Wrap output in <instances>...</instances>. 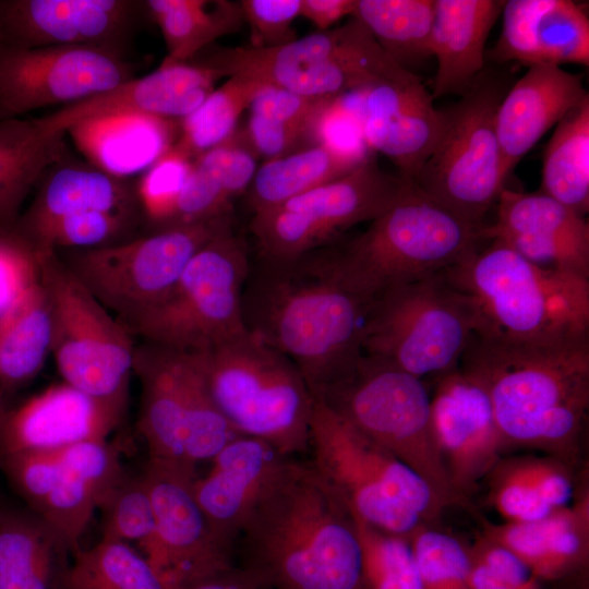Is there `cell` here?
<instances>
[{
    "label": "cell",
    "mask_w": 589,
    "mask_h": 589,
    "mask_svg": "<svg viewBox=\"0 0 589 589\" xmlns=\"http://www.w3.org/2000/svg\"><path fill=\"white\" fill-rule=\"evenodd\" d=\"M374 300L352 286L328 245L289 261L256 260L244 283L242 316L247 330L290 359L315 393L363 353Z\"/></svg>",
    "instance_id": "6da1fadb"
},
{
    "label": "cell",
    "mask_w": 589,
    "mask_h": 589,
    "mask_svg": "<svg viewBox=\"0 0 589 589\" xmlns=\"http://www.w3.org/2000/svg\"><path fill=\"white\" fill-rule=\"evenodd\" d=\"M237 554L265 588L366 589L354 518L310 460L285 459L247 517Z\"/></svg>",
    "instance_id": "7a4b0ae2"
},
{
    "label": "cell",
    "mask_w": 589,
    "mask_h": 589,
    "mask_svg": "<svg viewBox=\"0 0 589 589\" xmlns=\"http://www.w3.org/2000/svg\"><path fill=\"white\" fill-rule=\"evenodd\" d=\"M458 366L485 387L506 447L574 465L589 410V338L517 345L474 335Z\"/></svg>",
    "instance_id": "3957f363"
},
{
    "label": "cell",
    "mask_w": 589,
    "mask_h": 589,
    "mask_svg": "<svg viewBox=\"0 0 589 589\" xmlns=\"http://www.w3.org/2000/svg\"><path fill=\"white\" fill-rule=\"evenodd\" d=\"M472 301L476 336L517 345L589 338V279L539 267L490 240L444 272Z\"/></svg>",
    "instance_id": "277c9868"
},
{
    "label": "cell",
    "mask_w": 589,
    "mask_h": 589,
    "mask_svg": "<svg viewBox=\"0 0 589 589\" xmlns=\"http://www.w3.org/2000/svg\"><path fill=\"white\" fill-rule=\"evenodd\" d=\"M310 449L311 464L352 516L378 530L410 539L447 507L413 470L314 395Z\"/></svg>",
    "instance_id": "5b68a950"
},
{
    "label": "cell",
    "mask_w": 589,
    "mask_h": 589,
    "mask_svg": "<svg viewBox=\"0 0 589 589\" xmlns=\"http://www.w3.org/2000/svg\"><path fill=\"white\" fill-rule=\"evenodd\" d=\"M480 228L409 183L363 233L332 249L347 279L374 300L462 262L483 242Z\"/></svg>",
    "instance_id": "8992f818"
},
{
    "label": "cell",
    "mask_w": 589,
    "mask_h": 589,
    "mask_svg": "<svg viewBox=\"0 0 589 589\" xmlns=\"http://www.w3.org/2000/svg\"><path fill=\"white\" fill-rule=\"evenodd\" d=\"M197 356L209 393L231 429L291 457L310 449L313 395L286 356L248 330Z\"/></svg>",
    "instance_id": "52a82bcc"
},
{
    "label": "cell",
    "mask_w": 589,
    "mask_h": 589,
    "mask_svg": "<svg viewBox=\"0 0 589 589\" xmlns=\"http://www.w3.org/2000/svg\"><path fill=\"white\" fill-rule=\"evenodd\" d=\"M188 62L223 77L244 74L309 97L338 98L409 73L354 16L340 26L272 48L208 46Z\"/></svg>",
    "instance_id": "ba28073f"
},
{
    "label": "cell",
    "mask_w": 589,
    "mask_h": 589,
    "mask_svg": "<svg viewBox=\"0 0 589 589\" xmlns=\"http://www.w3.org/2000/svg\"><path fill=\"white\" fill-rule=\"evenodd\" d=\"M312 394L413 470L447 506L460 505L434 438L431 396L421 378L362 353L341 377Z\"/></svg>",
    "instance_id": "9c48e42d"
},
{
    "label": "cell",
    "mask_w": 589,
    "mask_h": 589,
    "mask_svg": "<svg viewBox=\"0 0 589 589\" xmlns=\"http://www.w3.org/2000/svg\"><path fill=\"white\" fill-rule=\"evenodd\" d=\"M477 329L471 299L438 273L390 288L370 309L362 352L422 380L458 368Z\"/></svg>",
    "instance_id": "30bf717a"
},
{
    "label": "cell",
    "mask_w": 589,
    "mask_h": 589,
    "mask_svg": "<svg viewBox=\"0 0 589 589\" xmlns=\"http://www.w3.org/2000/svg\"><path fill=\"white\" fill-rule=\"evenodd\" d=\"M251 262L233 227L199 250L172 288L128 328L143 341L202 352L247 328L242 292Z\"/></svg>",
    "instance_id": "8fae6325"
},
{
    "label": "cell",
    "mask_w": 589,
    "mask_h": 589,
    "mask_svg": "<svg viewBox=\"0 0 589 589\" xmlns=\"http://www.w3.org/2000/svg\"><path fill=\"white\" fill-rule=\"evenodd\" d=\"M133 373L148 458L196 469L241 436L215 405L195 353L143 341L135 346Z\"/></svg>",
    "instance_id": "7c38bea8"
},
{
    "label": "cell",
    "mask_w": 589,
    "mask_h": 589,
    "mask_svg": "<svg viewBox=\"0 0 589 589\" xmlns=\"http://www.w3.org/2000/svg\"><path fill=\"white\" fill-rule=\"evenodd\" d=\"M37 256L50 311V353L59 373L64 383L124 413L133 373V334L56 252Z\"/></svg>",
    "instance_id": "4fadbf2b"
},
{
    "label": "cell",
    "mask_w": 589,
    "mask_h": 589,
    "mask_svg": "<svg viewBox=\"0 0 589 589\" xmlns=\"http://www.w3.org/2000/svg\"><path fill=\"white\" fill-rule=\"evenodd\" d=\"M232 227V215L181 224L119 243L55 251L80 283L129 327L172 288L207 242Z\"/></svg>",
    "instance_id": "5bb4252c"
},
{
    "label": "cell",
    "mask_w": 589,
    "mask_h": 589,
    "mask_svg": "<svg viewBox=\"0 0 589 589\" xmlns=\"http://www.w3.org/2000/svg\"><path fill=\"white\" fill-rule=\"evenodd\" d=\"M502 98L497 83L478 77L444 109L441 139L412 183L476 227L483 226L507 179L495 130Z\"/></svg>",
    "instance_id": "9a60e30c"
},
{
    "label": "cell",
    "mask_w": 589,
    "mask_h": 589,
    "mask_svg": "<svg viewBox=\"0 0 589 589\" xmlns=\"http://www.w3.org/2000/svg\"><path fill=\"white\" fill-rule=\"evenodd\" d=\"M408 182L365 158L348 175L253 214L256 260L289 261L335 243L339 235L385 212Z\"/></svg>",
    "instance_id": "2e32d148"
},
{
    "label": "cell",
    "mask_w": 589,
    "mask_h": 589,
    "mask_svg": "<svg viewBox=\"0 0 589 589\" xmlns=\"http://www.w3.org/2000/svg\"><path fill=\"white\" fill-rule=\"evenodd\" d=\"M0 466L31 512L59 531L73 554L103 500L127 473L108 440L11 454L0 457Z\"/></svg>",
    "instance_id": "e0dca14e"
},
{
    "label": "cell",
    "mask_w": 589,
    "mask_h": 589,
    "mask_svg": "<svg viewBox=\"0 0 589 589\" xmlns=\"http://www.w3.org/2000/svg\"><path fill=\"white\" fill-rule=\"evenodd\" d=\"M124 57L92 46L0 45V120L112 89L134 77Z\"/></svg>",
    "instance_id": "ac0fdd59"
},
{
    "label": "cell",
    "mask_w": 589,
    "mask_h": 589,
    "mask_svg": "<svg viewBox=\"0 0 589 589\" xmlns=\"http://www.w3.org/2000/svg\"><path fill=\"white\" fill-rule=\"evenodd\" d=\"M156 521L155 540L143 554L177 589L233 565V556L217 542L196 502V469L148 458L141 472Z\"/></svg>",
    "instance_id": "d6986e66"
},
{
    "label": "cell",
    "mask_w": 589,
    "mask_h": 589,
    "mask_svg": "<svg viewBox=\"0 0 589 589\" xmlns=\"http://www.w3.org/2000/svg\"><path fill=\"white\" fill-rule=\"evenodd\" d=\"M431 423L453 492L466 505L506 449L483 384L459 366L437 376Z\"/></svg>",
    "instance_id": "ffe728a7"
},
{
    "label": "cell",
    "mask_w": 589,
    "mask_h": 589,
    "mask_svg": "<svg viewBox=\"0 0 589 589\" xmlns=\"http://www.w3.org/2000/svg\"><path fill=\"white\" fill-rule=\"evenodd\" d=\"M147 15L145 1L135 0H0V45L92 46L125 56Z\"/></svg>",
    "instance_id": "44dd1931"
},
{
    "label": "cell",
    "mask_w": 589,
    "mask_h": 589,
    "mask_svg": "<svg viewBox=\"0 0 589 589\" xmlns=\"http://www.w3.org/2000/svg\"><path fill=\"white\" fill-rule=\"evenodd\" d=\"M359 124L364 143L385 155L399 177L413 183L437 145L445 123L444 109L412 72L377 81L362 89Z\"/></svg>",
    "instance_id": "7402d4cb"
},
{
    "label": "cell",
    "mask_w": 589,
    "mask_h": 589,
    "mask_svg": "<svg viewBox=\"0 0 589 589\" xmlns=\"http://www.w3.org/2000/svg\"><path fill=\"white\" fill-rule=\"evenodd\" d=\"M496 220L480 228L483 241L498 240L532 264L589 279V224L542 192L503 189Z\"/></svg>",
    "instance_id": "603a6c76"
},
{
    "label": "cell",
    "mask_w": 589,
    "mask_h": 589,
    "mask_svg": "<svg viewBox=\"0 0 589 589\" xmlns=\"http://www.w3.org/2000/svg\"><path fill=\"white\" fill-rule=\"evenodd\" d=\"M221 77L214 70L190 62L161 63L149 74L132 77L110 91L35 120L48 134H65L82 121L115 113H146L181 121L201 105Z\"/></svg>",
    "instance_id": "cb8c5ba5"
},
{
    "label": "cell",
    "mask_w": 589,
    "mask_h": 589,
    "mask_svg": "<svg viewBox=\"0 0 589 589\" xmlns=\"http://www.w3.org/2000/svg\"><path fill=\"white\" fill-rule=\"evenodd\" d=\"M124 413L68 383L52 385L0 418V457L104 441Z\"/></svg>",
    "instance_id": "d4e9b609"
},
{
    "label": "cell",
    "mask_w": 589,
    "mask_h": 589,
    "mask_svg": "<svg viewBox=\"0 0 589 589\" xmlns=\"http://www.w3.org/2000/svg\"><path fill=\"white\" fill-rule=\"evenodd\" d=\"M288 458L269 444L237 436L211 460L212 468L196 477L193 492L219 545L236 556V545L254 503Z\"/></svg>",
    "instance_id": "484cf974"
},
{
    "label": "cell",
    "mask_w": 589,
    "mask_h": 589,
    "mask_svg": "<svg viewBox=\"0 0 589 589\" xmlns=\"http://www.w3.org/2000/svg\"><path fill=\"white\" fill-rule=\"evenodd\" d=\"M491 58L527 67L589 65V19L570 0H508Z\"/></svg>",
    "instance_id": "4316f807"
},
{
    "label": "cell",
    "mask_w": 589,
    "mask_h": 589,
    "mask_svg": "<svg viewBox=\"0 0 589 589\" xmlns=\"http://www.w3.org/2000/svg\"><path fill=\"white\" fill-rule=\"evenodd\" d=\"M587 97L581 75L557 65L528 67L503 96L495 113L506 176L553 125Z\"/></svg>",
    "instance_id": "83f0119b"
},
{
    "label": "cell",
    "mask_w": 589,
    "mask_h": 589,
    "mask_svg": "<svg viewBox=\"0 0 589 589\" xmlns=\"http://www.w3.org/2000/svg\"><path fill=\"white\" fill-rule=\"evenodd\" d=\"M482 532L518 556L539 580H557L582 568L589 556V494L528 522L492 524Z\"/></svg>",
    "instance_id": "f1b7e54d"
},
{
    "label": "cell",
    "mask_w": 589,
    "mask_h": 589,
    "mask_svg": "<svg viewBox=\"0 0 589 589\" xmlns=\"http://www.w3.org/2000/svg\"><path fill=\"white\" fill-rule=\"evenodd\" d=\"M503 0H435L430 51L436 59L433 99L466 94L483 68L486 38Z\"/></svg>",
    "instance_id": "f546056e"
},
{
    "label": "cell",
    "mask_w": 589,
    "mask_h": 589,
    "mask_svg": "<svg viewBox=\"0 0 589 589\" xmlns=\"http://www.w3.org/2000/svg\"><path fill=\"white\" fill-rule=\"evenodd\" d=\"M179 122L146 113H115L82 121L67 133L93 167L127 179L146 171L173 145Z\"/></svg>",
    "instance_id": "4dcf8cb0"
},
{
    "label": "cell",
    "mask_w": 589,
    "mask_h": 589,
    "mask_svg": "<svg viewBox=\"0 0 589 589\" xmlns=\"http://www.w3.org/2000/svg\"><path fill=\"white\" fill-rule=\"evenodd\" d=\"M36 195L13 225L21 237L65 216L91 211L139 213L136 188L127 179L92 165L50 167L39 180Z\"/></svg>",
    "instance_id": "1f68e13d"
},
{
    "label": "cell",
    "mask_w": 589,
    "mask_h": 589,
    "mask_svg": "<svg viewBox=\"0 0 589 589\" xmlns=\"http://www.w3.org/2000/svg\"><path fill=\"white\" fill-rule=\"evenodd\" d=\"M256 159L243 130L197 156L165 227L232 215L233 201L254 178Z\"/></svg>",
    "instance_id": "d6a6232c"
},
{
    "label": "cell",
    "mask_w": 589,
    "mask_h": 589,
    "mask_svg": "<svg viewBox=\"0 0 589 589\" xmlns=\"http://www.w3.org/2000/svg\"><path fill=\"white\" fill-rule=\"evenodd\" d=\"M572 470L549 455L501 458L485 478L490 503L505 522L541 519L574 501Z\"/></svg>",
    "instance_id": "836d02e7"
},
{
    "label": "cell",
    "mask_w": 589,
    "mask_h": 589,
    "mask_svg": "<svg viewBox=\"0 0 589 589\" xmlns=\"http://www.w3.org/2000/svg\"><path fill=\"white\" fill-rule=\"evenodd\" d=\"M72 550L39 516L4 512L0 520V589H65Z\"/></svg>",
    "instance_id": "e575fe53"
},
{
    "label": "cell",
    "mask_w": 589,
    "mask_h": 589,
    "mask_svg": "<svg viewBox=\"0 0 589 589\" xmlns=\"http://www.w3.org/2000/svg\"><path fill=\"white\" fill-rule=\"evenodd\" d=\"M64 135L43 132L35 119L0 120V228L16 223L31 190L62 159Z\"/></svg>",
    "instance_id": "d590c367"
},
{
    "label": "cell",
    "mask_w": 589,
    "mask_h": 589,
    "mask_svg": "<svg viewBox=\"0 0 589 589\" xmlns=\"http://www.w3.org/2000/svg\"><path fill=\"white\" fill-rule=\"evenodd\" d=\"M365 158L316 143L266 160L248 189L249 207L253 214L274 207L348 175Z\"/></svg>",
    "instance_id": "8d00e7d4"
},
{
    "label": "cell",
    "mask_w": 589,
    "mask_h": 589,
    "mask_svg": "<svg viewBox=\"0 0 589 589\" xmlns=\"http://www.w3.org/2000/svg\"><path fill=\"white\" fill-rule=\"evenodd\" d=\"M50 344L49 303L39 278L0 317V393L32 381L50 353Z\"/></svg>",
    "instance_id": "74e56055"
},
{
    "label": "cell",
    "mask_w": 589,
    "mask_h": 589,
    "mask_svg": "<svg viewBox=\"0 0 589 589\" xmlns=\"http://www.w3.org/2000/svg\"><path fill=\"white\" fill-rule=\"evenodd\" d=\"M148 15L164 36L167 57L163 63H182L217 38L238 31L243 15L238 3L227 0H147Z\"/></svg>",
    "instance_id": "f35d334b"
},
{
    "label": "cell",
    "mask_w": 589,
    "mask_h": 589,
    "mask_svg": "<svg viewBox=\"0 0 589 589\" xmlns=\"http://www.w3.org/2000/svg\"><path fill=\"white\" fill-rule=\"evenodd\" d=\"M540 192L585 217L589 211V97L555 127L546 145Z\"/></svg>",
    "instance_id": "ab89813d"
},
{
    "label": "cell",
    "mask_w": 589,
    "mask_h": 589,
    "mask_svg": "<svg viewBox=\"0 0 589 589\" xmlns=\"http://www.w3.org/2000/svg\"><path fill=\"white\" fill-rule=\"evenodd\" d=\"M435 0H357V17L400 68L431 57Z\"/></svg>",
    "instance_id": "60d3db41"
},
{
    "label": "cell",
    "mask_w": 589,
    "mask_h": 589,
    "mask_svg": "<svg viewBox=\"0 0 589 589\" xmlns=\"http://www.w3.org/2000/svg\"><path fill=\"white\" fill-rule=\"evenodd\" d=\"M267 84L233 74L214 88L201 105L179 122L173 146L191 159L219 145L236 131L238 120Z\"/></svg>",
    "instance_id": "b9f144b4"
},
{
    "label": "cell",
    "mask_w": 589,
    "mask_h": 589,
    "mask_svg": "<svg viewBox=\"0 0 589 589\" xmlns=\"http://www.w3.org/2000/svg\"><path fill=\"white\" fill-rule=\"evenodd\" d=\"M72 557L65 589H177L127 543L100 540Z\"/></svg>",
    "instance_id": "7bdbcfd3"
},
{
    "label": "cell",
    "mask_w": 589,
    "mask_h": 589,
    "mask_svg": "<svg viewBox=\"0 0 589 589\" xmlns=\"http://www.w3.org/2000/svg\"><path fill=\"white\" fill-rule=\"evenodd\" d=\"M136 215L91 211L62 217L22 238L36 253L99 248L125 241Z\"/></svg>",
    "instance_id": "ee69618b"
},
{
    "label": "cell",
    "mask_w": 589,
    "mask_h": 589,
    "mask_svg": "<svg viewBox=\"0 0 589 589\" xmlns=\"http://www.w3.org/2000/svg\"><path fill=\"white\" fill-rule=\"evenodd\" d=\"M101 538L105 541L136 542L145 554L155 540L156 521L151 495L142 473H125L103 500Z\"/></svg>",
    "instance_id": "f6af8a7d"
},
{
    "label": "cell",
    "mask_w": 589,
    "mask_h": 589,
    "mask_svg": "<svg viewBox=\"0 0 589 589\" xmlns=\"http://www.w3.org/2000/svg\"><path fill=\"white\" fill-rule=\"evenodd\" d=\"M353 518L362 548L366 589H421L410 540Z\"/></svg>",
    "instance_id": "bcb514c9"
},
{
    "label": "cell",
    "mask_w": 589,
    "mask_h": 589,
    "mask_svg": "<svg viewBox=\"0 0 589 589\" xmlns=\"http://www.w3.org/2000/svg\"><path fill=\"white\" fill-rule=\"evenodd\" d=\"M421 589H470L471 562L468 546L456 537L424 526L409 539Z\"/></svg>",
    "instance_id": "7dc6e473"
},
{
    "label": "cell",
    "mask_w": 589,
    "mask_h": 589,
    "mask_svg": "<svg viewBox=\"0 0 589 589\" xmlns=\"http://www.w3.org/2000/svg\"><path fill=\"white\" fill-rule=\"evenodd\" d=\"M192 164L193 159L172 145L143 172L135 187L137 202L142 214L156 226V229L169 223Z\"/></svg>",
    "instance_id": "c3c4849f"
},
{
    "label": "cell",
    "mask_w": 589,
    "mask_h": 589,
    "mask_svg": "<svg viewBox=\"0 0 589 589\" xmlns=\"http://www.w3.org/2000/svg\"><path fill=\"white\" fill-rule=\"evenodd\" d=\"M39 281L35 250L13 229L0 228V317Z\"/></svg>",
    "instance_id": "681fc988"
},
{
    "label": "cell",
    "mask_w": 589,
    "mask_h": 589,
    "mask_svg": "<svg viewBox=\"0 0 589 589\" xmlns=\"http://www.w3.org/2000/svg\"><path fill=\"white\" fill-rule=\"evenodd\" d=\"M239 5L251 27L250 46L272 48L298 38L292 23L300 16L301 0H242Z\"/></svg>",
    "instance_id": "f907efd6"
},
{
    "label": "cell",
    "mask_w": 589,
    "mask_h": 589,
    "mask_svg": "<svg viewBox=\"0 0 589 589\" xmlns=\"http://www.w3.org/2000/svg\"><path fill=\"white\" fill-rule=\"evenodd\" d=\"M336 99L309 97L268 85L253 99L249 110L272 121L312 127L316 133L321 116Z\"/></svg>",
    "instance_id": "816d5d0a"
},
{
    "label": "cell",
    "mask_w": 589,
    "mask_h": 589,
    "mask_svg": "<svg viewBox=\"0 0 589 589\" xmlns=\"http://www.w3.org/2000/svg\"><path fill=\"white\" fill-rule=\"evenodd\" d=\"M243 133L255 154L266 160L316 144L312 127L272 121L252 113Z\"/></svg>",
    "instance_id": "f5cc1de1"
},
{
    "label": "cell",
    "mask_w": 589,
    "mask_h": 589,
    "mask_svg": "<svg viewBox=\"0 0 589 589\" xmlns=\"http://www.w3.org/2000/svg\"><path fill=\"white\" fill-rule=\"evenodd\" d=\"M471 563L478 564L516 589H541L540 580L512 551L480 533L468 546Z\"/></svg>",
    "instance_id": "db71d44e"
},
{
    "label": "cell",
    "mask_w": 589,
    "mask_h": 589,
    "mask_svg": "<svg viewBox=\"0 0 589 589\" xmlns=\"http://www.w3.org/2000/svg\"><path fill=\"white\" fill-rule=\"evenodd\" d=\"M184 589H266L261 577L241 565L228 567L208 574Z\"/></svg>",
    "instance_id": "11a10c76"
},
{
    "label": "cell",
    "mask_w": 589,
    "mask_h": 589,
    "mask_svg": "<svg viewBox=\"0 0 589 589\" xmlns=\"http://www.w3.org/2000/svg\"><path fill=\"white\" fill-rule=\"evenodd\" d=\"M356 7L357 0H301L300 15L323 32L344 17L352 16Z\"/></svg>",
    "instance_id": "9f6ffc18"
},
{
    "label": "cell",
    "mask_w": 589,
    "mask_h": 589,
    "mask_svg": "<svg viewBox=\"0 0 589 589\" xmlns=\"http://www.w3.org/2000/svg\"><path fill=\"white\" fill-rule=\"evenodd\" d=\"M469 586L470 589H516L497 579L482 566L474 563H471Z\"/></svg>",
    "instance_id": "6f0895ef"
},
{
    "label": "cell",
    "mask_w": 589,
    "mask_h": 589,
    "mask_svg": "<svg viewBox=\"0 0 589 589\" xmlns=\"http://www.w3.org/2000/svg\"><path fill=\"white\" fill-rule=\"evenodd\" d=\"M4 406H3V400H2V394L0 393V418L2 416V413L4 412Z\"/></svg>",
    "instance_id": "680465c9"
},
{
    "label": "cell",
    "mask_w": 589,
    "mask_h": 589,
    "mask_svg": "<svg viewBox=\"0 0 589 589\" xmlns=\"http://www.w3.org/2000/svg\"><path fill=\"white\" fill-rule=\"evenodd\" d=\"M3 513L4 512L0 508V520H1L2 516H3Z\"/></svg>",
    "instance_id": "91938a15"
},
{
    "label": "cell",
    "mask_w": 589,
    "mask_h": 589,
    "mask_svg": "<svg viewBox=\"0 0 589 589\" xmlns=\"http://www.w3.org/2000/svg\"><path fill=\"white\" fill-rule=\"evenodd\" d=\"M584 589H587V588H584Z\"/></svg>",
    "instance_id": "94428289"
}]
</instances>
